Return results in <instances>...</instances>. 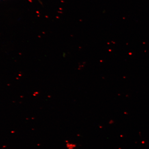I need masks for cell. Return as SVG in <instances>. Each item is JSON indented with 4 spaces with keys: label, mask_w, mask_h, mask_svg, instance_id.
Returning <instances> with one entry per match:
<instances>
[{
    "label": "cell",
    "mask_w": 149,
    "mask_h": 149,
    "mask_svg": "<svg viewBox=\"0 0 149 149\" xmlns=\"http://www.w3.org/2000/svg\"><path fill=\"white\" fill-rule=\"evenodd\" d=\"M67 148L68 149H74L76 147V145L72 143H68L66 144Z\"/></svg>",
    "instance_id": "cell-1"
}]
</instances>
